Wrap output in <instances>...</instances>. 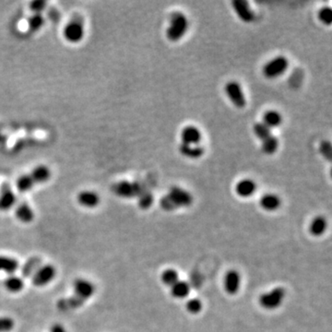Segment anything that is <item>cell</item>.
<instances>
[{
  "instance_id": "cell-22",
  "label": "cell",
  "mask_w": 332,
  "mask_h": 332,
  "mask_svg": "<svg viewBox=\"0 0 332 332\" xmlns=\"http://www.w3.org/2000/svg\"><path fill=\"white\" fill-rule=\"evenodd\" d=\"M42 266V261L40 257H31L26 261L24 265L21 268V275L24 278H30L33 276L36 271L39 270Z\"/></svg>"
},
{
  "instance_id": "cell-28",
  "label": "cell",
  "mask_w": 332,
  "mask_h": 332,
  "mask_svg": "<svg viewBox=\"0 0 332 332\" xmlns=\"http://www.w3.org/2000/svg\"><path fill=\"white\" fill-rule=\"evenodd\" d=\"M27 24L28 28L31 31H40L42 27L45 25V18L42 14L38 13H33L32 15L30 16L27 20Z\"/></svg>"
},
{
  "instance_id": "cell-1",
  "label": "cell",
  "mask_w": 332,
  "mask_h": 332,
  "mask_svg": "<svg viewBox=\"0 0 332 332\" xmlns=\"http://www.w3.org/2000/svg\"><path fill=\"white\" fill-rule=\"evenodd\" d=\"M51 170L48 166L40 164L32 169L31 173L20 176L16 182V187L21 193H26L33 189L36 185L47 182L51 178Z\"/></svg>"
},
{
  "instance_id": "cell-27",
  "label": "cell",
  "mask_w": 332,
  "mask_h": 332,
  "mask_svg": "<svg viewBox=\"0 0 332 332\" xmlns=\"http://www.w3.org/2000/svg\"><path fill=\"white\" fill-rule=\"evenodd\" d=\"M261 142H262L261 143L262 152L264 154H267V155H271V154H275L277 150L279 148V140L273 135H271L270 137L265 138Z\"/></svg>"
},
{
  "instance_id": "cell-10",
  "label": "cell",
  "mask_w": 332,
  "mask_h": 332,
  "mask_svg": "<svg viewBox=\"0 0 332 332\" xmlns=\"http://www.w3.org/2000/svg\"><path fill=\"white\" fill-rule=\"evenodd\" d=\"M73 290L75 293L74 296L85 302V300L90 299L94 294L95 287L92 282L88 281L86 279L79 278L73 282Z\"/></svg>"
},
{
  "instance_id": "cell-6",
  "label": "cell",
  "mask_w": 332,
  "mask_h": 332,
  "mask_svg": "<svg viewBox=\"0 0 332 332\" xmlns=\"http://www.w3.org/2000/svg\"><path fill=\"white\" fill-rule=\"evenodd\" d=\"M112 191L114 194L123 199H132L138 197L143 189L138 182L123 180L113 185Z\"/></svg>"
},
{
  "instance_id": "cell-34",
  "label": "cell",
  "mask_w": 332,
  "mask_h": 332,
  "mask_svg": "<svg viewBox=\"0 0 332 332\" xmlns=\"http://www.w3.org/2000/svg\"><path fill=\"white\" fill-rule=\"evenodd\" d=\"M319 152L322 154V156L327 161H331L332 159V146L331 143L327 140H323L320 145H319Z\"/></svg>"
},
{
  "instance_id": "cell-4",
  "label": "cell",
  "mask_w": 332,
  "mask_h": 332,
  "mask_svg": "<svg viewBox=\"0 0 332 332\" xmlns=\"http://www.w3.org/2000/svg\"><path fill=\"white\" fill-rule=\"evenodd\" d=\"M63 35L66 41L70 44H78L82 42L85 35V21L83 17L80 14L72 16L70 21L64 27Z\"/></svg>"
},
{
  "instance_id": "cell-8",
  "label": "cell",
  "mask_w": 332,
  "mask_h": 332,
  "mask_svg": "<svg viewBox=\"0 0 332 332\" xmlns=\"http://www.w3.org/2000/svg\"><path fill=\"white\" fill-rule=\"evenodd\" d=\"M225 91L227 97L229 98V100L235 107L239 109L245 107L246 99H245V93L238 82L232 81L226 83Z\"/></svg>"
},
{
  "instance_id": "cell-21",
  "label": "cell",
  "mask_w": 332,
  "mask_h": 332,
  "mask_svg": "<svg viewBox=\"0 0 332 332\" xmlns=\"http://www.w3.org/2000/svg\"><path fill=\"white\" fill-rule=\"evenodd\" d=\"M19 261L14 257L0 255V272H5L9 275H12L19 270Z\"/></svg>"
},
{
  "instance_id": "cell-17",
  "label": "cell",
  "mask_w": 332,
  "mask_h": 332,
  "mask_svg": "<svg viewBox=\"0 0 332 332\" xmlns=\"http://www.w3.org/2000/svg\"><path fill=\"white\" fill-rule=\"evenodd\" d=\"M255 189H256V185L255 182L251 179H242L240 180L236 187H235V191L238 196L242 198H248L255 194Z\"/></svg>"
},
{
  "instance_id": "cell-36",
  "label": "cell",
  "mask_w": 332,
  "mask_h": 332,
  "mask_svg": "<svg viewBox=\"0 0 332 332\" xmlns=\"http://www.w3.org/2000/svg\"><path fill=\"white\" fill-rule=\"evenodd\" d=\"M47 2L44 0H35L30 3V9L33 13H38L42 14V11H44L46 8Z\"/></svg>"
},
{
  "instance_id": "cell-19",
  "label": "cell",
  "mask_w": 332,
  "mask_h": 332,
  "mask_svg": "<svg viewBox=\"0 0 332 332\" xmlns=\"http://www.w3.org/2000/svg\"><path fill=\"white\" fill-rule=\"evenodd\" d=\"M179 153L189 159H199L204 154V148L200 145H189L182 143L179 145Z\"/></svg>"
},
{
  "instance_id": "cell-20",
  "label": "cell",
  "mask_w": 332,
  "mask_h": 332,
  "mask_svg": "<svg viewBox=\"0 0 332 332\" xmlns=\"http://www.w3.org/2000/svg\"><path fill=\"white\" fill-rule=\"evenodd\" d=\"M261 206L267 211H275L281 207V200L277 195L269 193L261 197Z\"/></svg>"
},
{
  "instance_id": "cell-32",
  "label": "cell",
  "mask_w": 332,
  "mask_h": 332,
  "mask_svg": "<svg viewBox=\"0 0 332 332\" xmlns=\"http://www.w3.org/2000/svg\"><path fill=\"white\" fill-rule=\"evenodd\" d=\"M318 19L322 21V23L326 25H330L332 22L331 8L323 7L321 10L318 11Z\"/></svg>"
},
{
  "instance_id": "cell-9",
  "label": "cell",
  "mask_w": 332,
  "mask_h": 332,
  "mask_svg": "<svg viewBox=\"0 0 332 332\" xmlns=\"http://www.w3.org/2000/svg\"><path fill=\"white\" fill-rule=\"evenodd\" d=\"M56 275V268L54 266L49 264L42 265L31 277V281L34 286H46L55 279Z\"/></svg>"
},
{
  "instance_id": "cell-33",
  "label": "cell",
  "mask_w": 332,
  "mask_h": 332,
  "mask_svg": "<svg viewBox=\"0 0 332 332\" xmlns=\"http://www.w3.org/2000/svg\"><path fill=\"white\" fill-rule=\"evenodd\" d=\"M15 327V322L10 317H0V332H11Z\"/></svg>"
},
{
  "instance_id": "cell-12",
  "label": "cell",
  "mask_w": 332,
  "mask_h": 332,
  "mask_svg": "<svg viewBox=\"0 0 332 332\" xmlns=\"http://www.w3.org/2000/svg\"><path fill=\"white\" fill-rule=\"evenodd\" d=\"M232 5L236 15L238 16L241 21H244L245 23H250L255 20V13L252 11L247 1L235 0L232 2Z\"/></svg>"
},
{
  "instance_id": "cell-38",
  "label": "cell",
  "mask_w": 332,
  "mask_h": 332,
  "mask_svg": "<svg viewBox=\"0 0 332 332\" xmlns=\"http://www.w3.org/2000/svg\"><path fill=\"white\" fill-rule=\"evenodd\" d=\"M7 140L5 135L3 133L0 132V144L4 143Z\"/></svg>"
},
{
  "instance_id": "cell-31",
  "label": "cell",
  "mask_w": 332,
  "mask_h": 332,
  "mask_svg": "<svg viewBox=\"0 0 332 332\" xmlns=\"http://www.w3.org/2000/svg\"><path fill=\"white\" fill-rule=\"evenodd\" d=\"M138 198V207L142 210L149 209L154 202V196L149 191H142Z\"/></svg>"
},
{
  "instance_id": "cell-5",
  "label": "cell",
  "mask_w": 332,
  "mask_h": 332,
  "mask_svg": "<svg viewBox=\"0 0 332 332\" xmlns=\"http://www.w3.org/2000/svg\"><path fill=\"white\" fill-rule=\"evenodd\" d=\"M289 67V60L284 56H278L268 62L262 68V73L267 79H276L281 76Z\"/></svg>"
},
{
  "instance_id": "cell-24",
  "label": "cell",
  "mask_w": 332,
  "mask_h": 332,
  "mask_svg": "<svg viewBox=\"0 0 332 332\" xmlns=\"http://www.w3.org/2000/svg\"><path fill=\"white\" fill-rule=\"evenodd\" d=\"M4 286L6 289L11 292H19L24 287V281L21 277L17 276L15 274L10 275L6 278L4 281Z\"/></svg>"
},
{
  "instance_id": "cell-15",
  "label": "cell",
  "mask_w": 332,
  "mask_h": 332,
  "mask_svg": "<svg viewBox=\"0 0 332 332\" xmlns=\"http://www.w3.org/2000/svg\"><path fill=\"white\" fill-rule=\"evenodd\" d=\"M202 138V135L199 128L194 126H188L181 131L182 143L189 145H199Z\"/></svg>"
},
{
  "instance_id": "cell-2",
  "label": "cell",
  "mask_w": 332,
  "mask_h": 332,
  "mask_svg": "<svg viewBox=\"0 0 332 332\" xmlns=\"http://www.w3.org/2000/svg\"><path fill=\"white\" fill-rule=\"evenodd\" d=\"M193 198L189 191L173 187L169 190L168 194L160 200L161 207L165 210H173L180 207H189L192 204Z\"/></svg>"
},
{
  "instance_id": "cell-18",
  "label": "cell",
  "mask_w": 332,
  "mask_h": 332,
  "mask_svg": "<svg viewBox=\"0 0 332 332\" xmlns=\"http://www.w3.org/2000/svg\"><path fill=\"white\" fill-rule=\"evenodd\" d=\"M83 304H84L83 300L76 296H73L71 297L62 298L60 300H58L56 307L62 312L71 311L82 307Z\"/></svg>"
},
{
  "instance_id": "cell-30",
  "label": "cell",
  "mask_w": 332,
  "mask_h": 332,
  "mask_svg": "<svg viewBox=\"0 0 332 332\" xmlns=\"http://www.w3.org/2000/svg\"><path fill=\"white\" fill-rule=\"evenodd\" d=\"M253 131H254L255 137L259 139H261V141L271 135V128H268L262 122L255 123V125L253 126Z\"/></svg>"
},
{
  "instance_id": "cell-23",
  "label": "cell",
  "mask_w": 332,
  "mask_h": 332,
  "mask_svg": "<svg viewBox=\"0 0 332 332\" xmlns=\"http://www.w3.org/2000/svg\"><path fill=\"white\" fill-rule=\"evenodd\" d=\"M262 123L269 128H277L282 123L281 114L275 110H269L263 114Z\"/></svg>"
},
{
  "instance_id": "cell-14",
  "label": "cell",
  "mask_w": 332,
  "mask_h": 332,
  "mask_svg": "<svg viewBox=\"0 0 332 332\" xmlns=\"http://www.w3.org/2000/svg\"><path fill=\"white\" fill-rule=\"evenodd\" d=\"M241 277L238 271L231 270L225 277V289L227 293L235 294L240 289Z\"/></svg>"
},
{
  "instance_id": "cell-7",
  "label": "cell",
  "mask_w": 332,
  "mask_h": 332,
  "mask_svg": "<svg viewBox=\"0 0 332 332\" xmlns=\"http://www.w3.org/2000/svg\"><path fill=\"white\" fill-rule=\"evenodd\" d=\"M285 298V290L282 287H277L273 290L265 292L260 298L261 307L268 310H273L281 307Z\"/></svg>"
},
{
  "instance_id": "cell-29",
  "label": "cell",
  "mask_w": 332,
  "mask_h": 332,
  "mask_svg": "<svg viewBox=\"0 0 332 332\" xmlns=\"http://www.w3.org/2000/svg\"><path fill=\"white\" fill-rule=\"evenodd\" d=\"M162 281L167 286H173L179 281L178 272L174 269H167L162 273Z\"/></svg>"
},
{
  "instance_id": "cell-16",
  "label": "cell",
  "mask_w": 332,
  "mask_h": 332,
  "mask_svg": "<svg viewBox=\"0 0 332 332\" xmlns=\"http://www.w3.org/2000/svg\"><path fill=\"white\" fill-rule=\"evenodd\" d=\"M15 215L16 218L23 224H30L34 219V211L31 206L26 202H21L18 205L16 208Z\"/></svg>"
},
{
  "instance_id": "cell-25",
  "label": "cell",
  "mask_w": 332,
  "mask_h": 332,
  "mask_svg": "<svg viewBox=\"0 0 332 332\" xmlns=\"http://www.w3.org/2000/svg\"><path fill=\"white\" fill-rule=\"evenodd\" d=\"M171 292L174 298L183 299L189 296L190 286L187 281H178L171 287Z\"/></svg>"
},
{
  "instance_id": "cell-35",
  "label": "cell",
  "mask_w": 332,
  "mask_h": 332,
  "mask_svg": "<svg viewBox=\"0 0 332 332\" xmlns=\"http://www.w3.org/2000/svg\"><path fill=\"white\" fill-rule=\"evenodd\" d=\"M187 309L191 314H198L202 309V303L199 299H197V298L190 299L187 303Z\"/></svg>"
},
{
  "instance_id": "cell-3",
  "label": "cell",
  "mask_w": 332,
  "mask_h": 332,
  "mask_svg": "<svg viewBox=\"0 0 332 332\" xmlns=\"http://www.w3.org/2000/svg\"><path fill=\"white\" fill-rule=\"evenodd\" d=\"M188 29V18L182 12L175 11L173 12L169 18V26L166 30V37L169 41H179L187 33Z\"/></svg>"
},
{
  "instance_id": "cell-11",
  "label": "cell",
  "mask_w": 332,
  "mask_h": 332,
  "mask_svg": "<svg viewBox=\"0 0 332 332\" xmlns=\"http://www.w3.org/2000/svg\"><path fill=\"white\" fill-rule=\"evenodd\" d=\"M16 201L17 197L11 189V185L4 182L0 188V210L7 211L11 210L15 206Z\"/></svg>"
},
{
  "instance_id": "cell-37",
  "label": "cell",
  "mask_w": 332,
  "mask_h": 332,
  "mask_svg": "<svg viewBox=\"0 0 332 332\" xmlns=\"http://www.w3.org/2000/svg\"><path fill=\"white\" fill-rule=\"evenodd\" d=\"M50 332H66V328L59 323H55L50 327Z\"/></svg>"
},
{
  "instance_id": "cell-13",
  "label": "cell",
  "mask_w": 332,
  "mask_h": 332,
  "mask_svg": "<svg viewBox=\"0 0 332 332\" xmlns=\"http://www.w3.org/2000/svg\"><path fill=\"white\" fill-rule=\"evenodd\" d=\"M77 201L79 204L87 208L94 209L101 202V198L96 192L92 190H82L77 196Z\"/></svg>"
},
{
  "instance_id": "cell-26",
  "label": "cell",
  "mask_w": 332,
  "mask_h": 332,
  "mask_svg": "<svg viewBox=\"0 0 332 332\" xmlns=\"http://www.w3.org/2000/svg\"><path fill=\"white\" fill-rule=\"evenodd\" d=\"M309 229L312 235L315 236L323 235L327 229V220L323 216H317L312 220Z\"/></svg>"
}]
</instances>
